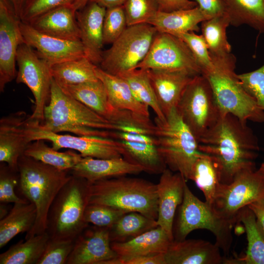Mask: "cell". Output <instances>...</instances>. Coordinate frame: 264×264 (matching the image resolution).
<instances>
[{
  "mask_svg": "<svg viewBox=\"0 0 264 264\" xmlns=\"http://www.w3.org/2000/svg\"></svg>",
  "mask_w": 264,
  "mask_h": 264,
  "instance_id": "56",
  "label": "cell"
},
{
  "mask_svg": "<svg viewBox=\"0 0 264 264\" xmlns=\"http://www.w3.org/2000/svg\"><path fill=\"white\" fill-rule=\"evenodd\" d=\"M230 24L228 16L224 14L201 22L202 35L208 45L210 54H223L231 52V46L226 35Z\"/></svg>",
  "mask_w": 264,
  "mask_h": 264,
  "instance_id": "38",
  "label": "cell"
},
{
  "mask_svg": "<svg viewBox=\"0 0 264 264\" xmlns=\"http://www.w3.org/2000/svg\"><path fill=\"white\" fill-rule=\"evenodd\" d=\"M157 226L156 220L138 212H128L110 228V241L119 242L129 238L132 239Z\"/></svg>",
  "mask_w": 264,
  "mask_h": 264,
  "instance_id": "39",
  "label": "cell"
},
{
  "mask_svg": "<svg viewBox=\"0 0 264 264\" xmlns=\"http://www.w3.org/2000/svg\"></svg>",
  "mask_w": 264,
  "mask_h": 264,
  "instance_id": "57",
  "label": "cell"
},
{
  "mask_svg": "<svg viewBox=\"0 0 264 264\" xmlns=\"http://www.w3.org/2000/svg\"><path fill=\"white\" fill-rule=\"evenodd\" d=\"M88 204L138 212L156 220L157 185L142 178L125 176L101 179L89 183Z\"/></svg>",
  "mask_w": 264,
  "mask_h": 264,
  "instance_id": "5",
  "label": "cell"
},
{
  "mask_svg": "<svg viewBox=\"0 0 264 264\" xmlns=\"http://www.w3.org/2000/svg\"><path fill=\"white\" fill-rule=\"evenodd\" d=\"M95 72L106 88L112 108L126 110L150 117L149 107L137 99L125 80L120 76L105 72L98 66Z\"/></svg>",
  "mask_w": 264,
  "mask_h": 264,
  "instance_id": "28",
  "label": "cell"
},
{
  "mask_svg": "<svg viewBox=\"0 0 264 264\" xmlns=\"http://www.w3.org/2000/svg\"><path fill=\"white\" fill-rule=\"evenodd\" d=\"M191 180L203 193L205 201L212 205L221 183L216 164L211 156L200 152L193 167Z\"/></svg>",
  "mask_w": 264,
  "mask_h": 264,
  "instance_id": "36",
  "label": "cell"
},
{
  "mask_svg": "<svg viewBox=\"0 0 264 264\" xmlns=\"http://www.w3.org/2000/svg\"><path fill=\"white\" fill-rule=\"evenodd\" d=\"M128 213L108 206L99 204H88L84 216L87 224L110 228L124 214Z\"/></svg>",
  "mask_w": 264,
  "mask_h": 264,
  "instance_id": "42",
  "label": "cell"
},
{
  "mask_svg": "<svg viewBox=\"0 0 264 264\" xmlns=\"http://www.w3.org/2000/svg\"><path fill=\"white\" fill-rule=\"evenodd\" d=\"M20 197L33 204L37 216L34 226L26 233L27 239L46 231L49 209L56 196L70 179L69 170H62L25 155L18 162Z\"/></svg>",
  "mask_w": 264,
  "mask_h": 264,
  "instance_id": "3",
  "label": "cell"
},
{
  "mask_svg": "<svg viewBox=\"0 0 264 264\" xmlns=\"http://www.w3.org/2000/svg\"><path fill=\"white\" fill-rule=\"evenodd\" d=\"M127 0H89L105 7L106 9L113 7L122 6Z\"/></svg>",
  "mask_w": 264,
  "mask_h": 264,
  "instance_id": "52",
  "label": "cell"
},
{
  "mask_svg": "<svg viewBox=\"0 0 264 264\" xmlns=\"http://www.w3.org/2000/svg\"><path fill=\"white\" fill-rule=\"evenodd\" d=\"M209 20L197 6L193 8L171 12L158 11L148 23L158 32L176 36L189 32H198V25Z\"/></svg>",
  "mask_w": 264,
  "mask_h": 264,
  "instance_id": "27",
  "label": "cell"
},
{
  "mask_svg": "<svg viewBox=\"0 0 264 264\" xmlns=\"http://www.w3.org/2000/svg\"><path fill=\"white\" fill-rule=\"evenodd\" d=\"M157 32L149 23L127 26L111 46L103 51L99 67L116 76L135 68L148 53Z\"/></svg>",
  "mask_w": 264,
  "mask_h": 264,
  "instance_id": "9",
  "label": "cell"
},
{
  "mask_svg": "<svg viewBox=\"0 0 264 264\" xmlns=\"http://www.w3.org/2000/svg\"><path fill=\"white\" fill-rule=\"evenodd\" d=\"M186 179L178 172L165 169L157 185L158 213L156 223L174 240L173 223L177 207L182 203Z\"/></svg>",
  "mask_w": 264,
  "mask_h": 264,
  "instance_id": "19",
  "label": "cell"
},
{
  "mask_svg": "<svg viewBox=\"0 0 264 264\" xmlns=\"http://www.w3.org/2000/svg\"><path fill=\"white\" fill-rule=\"evenodd\" d=\"M74 240L49 239L37 264H66Z\"/></svg>",
  "mask_w": 264,
  "mask_h": 264,
  "instance_id": "45",
  "label": "cell"
},
{
  "mask_svg": "<svg viewBox=\"0 0 264 264\" xmlns=\"http://www.w3.org/2000/svg\"><path fill=\"white\" fill-rule=\"evenodd\" d=\"M118 76L126 81L139 102L153 110L157 118L160 120L166 119L157 102L146 69L136 68Z\"/></svg>",
  "mask_w": 264,
  "mask_h": 264,
  "instance_id": "37",
  "label": "cell"
},
{
  "mask_svg": "<svg viewBox=\"0 0 264 264\" xmlns=\"http://www.w3.org/2000/svg\"><path fill=\"white\" fill-rule=\"evenodd\" d=\"M172 241L157 226L127 242H113L111 246L117 257L125 258L165 253Z\"/></svg>",
  "mask_w": 264,
  "mask_h": 264,
  "instance_id": "26",
  "label": "cell"
},
{
  "mask_svg": "<svg viewBox=\"0 0 264 264\" xmlns=\"http://www.w3.org/2000/svg\"><path fill=\"white\" fill-rule=\"evenodd\" d=\"M159 10L171 12L182 9H189L198 6L196 1L191 0H155Z\"/></svg>",
  "mask_w": 264,
  "mask_h": 264,
  "instance_id": "50",
  "label": "cell"
},
{
  "mask_svg": "<svg viewBox=\"0 0 264 264\" xmlns=\"http://www.w3.org/2000/svg\"><path fill=\"white\" fill-rule=\"evenodd\" d=\"M7 203L0 202V220L5 217L8 213L6 204Z\"/></svg>",
  "mask_w": 264,
  "mask_h": 264,
  "instance_id": "55",
  "label": "cell"
},
{
  "mask_svg": "<svg viewBox=\"0 0 264 264\" xmlns=\"http://www.w3.org/2000/svg\"><path fill=\"white\" fill-rule=\"evenodd\" d=\"M144 170L123 157L114 158H97L83 157L81 161L71 170L74 176L92 183L101 179L138 174Z\"/></svg>",
  "mask_w": 264,
  "mask_h": 264,
  "instance_id": "24",
  "label": "cell"
},
{
  "mask_svg": "<svg viewBox=\"0 0 264 264\" xmlns=\"http://www.w3.org/2000/svg\"><path fill=\"white\" fill-rule=\"evenodd\" d=\"M44 140L30 142L24 155L62 170H71L82 159L80 154L68 150L61 152L46 145Z\"/></svg>",
  "mask_w": 264,
  "mask_h": 264,
  "instance_id": "35",
  "label": "cell"
},
{
  "mask_svg": "<svg viewBox=\"0 0 264 264\" xmlns=\"http://www.w3.org/2000/svg\"><path fill=\"white\" fill-rule=\"evenodd\" d=\"M106 11L105 7L89 1L76 13L80 41L86 57L96 66L101 62L103 51V24Z\"/></svg>",
  "mask_w": 264,
  "mask_h": 264,
  "instance_id": "21",
  "label": "cell"
},
{
  "mask_svg": "<svg viewBox=\"0 0 264 264\" xmlns=\"http://www.w3.org/2000/svg\"><path fill=\"white\" fill-rule=\"evenodd\" d=\"M19 172L11 170L5 163L0 165V202L21 203L29 202L17 195L15 189L19 183Z\"/></svg>",
  "mask_w": 264,
  "mask_h": 264,
  "instance_id": "44",
  "label": "cell"
},
{
  "mask_svg": "<svg viewBox=\"0 0 264 264\" xmlns=\"http://www.w3.org/2000/svg\"><path fill=\"white\" fill-rule=\"evenodd\" d=\"M146 70L158 105L167 117L176 108L184 91L195 76L181 71Z\"/></svg>",
  "mask_w": 264,
  "mask_h": 264,
  "instance_id": "23",
  "label": "cell"
},
{
  "mask_svg": "<svg viewBox=\"0 0 264 264\" xmlns=\"http://www.w3.org/2000/svg\"><path fill=\"white\" fill-rule=\"evenodd\" d=\"M29 0H11L17 15L20 18Z\"/></svg>",
  "mask_w": 264,
  "mask_h": 264,
  "instance_id": "53",
  "label": "cell"
},
{
  "mask_svg": "<svg viewBox=\"0 0 264 264\" xmlns=\"http://www.w3.org/2000/svg\"><path fill=\"white\" fill-rule=\"evenodd\" d=\"M233 225L220 216L212 205L198 199L185 184L174 240H183L194 230L206 229L213 234L216 238L215 243L225 255H227L233 241Z\"/></svg>",
  "mask_w": 264,
  "mask_h": 264,
  "instance_id": "8",
  "label": "cell"
},
{
  "mask_svg": "<svg viewBox=\"0 0 264 264\" xmlns=\"http://www.w3.org/2000/svg\"><path fill=\"white\" fill-rule=\"evenodd\" d=\"M20 28L24 43L32 47L49 66L86 57L80 41L67 40L44 34L22 21Z\"/></svg>",
  "mask_w": 264,
  "mask_h": 264,
  "instance_id": "16",
  "label": "cell"
},
{
  "mask_svg": "<svg viewBox=\"0 0 264 264\" xmlns=\"http://www.w3.org/2000/svg\"><path fill=\"white\" fill-rule=\"evenodd\" d=\"M42 127L50 132L114 138L117 126L65 92L53 78Z\"/></svg>",
  "mask_w": 264,
  "mask_h": 264,
  "instance_id": "2",
  "label": "cell"
},
{
  "mask_svg": "<svg viewBox=\"0 0 264 264\" xmlns=\"http://www.w3.org/2000/svg\"><path fill=\"white\" fill-rule=\"evenodd\" d=\"M76 11L71 4L51 10L29 23L38 31L49 36L70 41H80Z\"/></svg>",
  "mask_w": 264,
  "mask_h": 264,
  "instance_id": "25",
  "label": "cell"
},
{
  "mask_svg": "<svg viewBox=\"0 0 264 264\" xmlns=\"http://www.w3.org/2000/svg\"><path fill=\"white\" fill-rule=\"evenodd\" d=\"M176 110L198 141L217 122L221 114L211 86L202 74L193 77Z\"/></svg>",
  "mask_w": 264,
  "mask_h": 264,
  "instance_id": "10",
  "label": "cell"
},
{
  "mask_svg": "<svg viewBox=\"0 0 264 264\" xmlns=\"http://www.w3.org/2000/svg\"><path fill=\"white\" fill-rule=\"evenodd\" d=\"M264 197V163L258 169L243 172L229 184H220L212 205L233 225L239 211Z\"/></svg>",
  "mask_w": 264,
  "mask_h": 264,
  "instance_id": "12",
  "label": "cell"
},
{
  "mask_svg": "<svg viewBox=\"0 0 264 264\" xmlns=\"http://www.w3.org/2000/svg\"><path fill=\"white\" fill-rule=\"evenodd\" d=\"M176 37L186 44L200 66L202 73L212 68L213 63L208 45L202 35H198L192 31L179 34Z\"/></svg>",
  "mask_w": 264,
  "mask_h": 264,
  "instance_id": "43",
  "label": "cell"
},
{
  "mask_svg": "<svg viewBox=\"0 0 264 264\" xmlns=\"http://www.w3.org/2000/svg\"><path fill=\"white\" fill-rule=\"evenodd\" d=\"M247 123L231 114H221L198 141L199 151L215 161L221 184L230 183L243 172L256 170L259 144Z\"/></svg>",
  "mask_w": 264,
  "mask_h": 264,
  "instance_id": "1",
  "label": "cell"
},
{
  "mask_svg": "<svg viewBox=\"0 0 264 264\" xmlns=\"http://www.w3.org/2000/svg\"><path fill=\"white\" fill-rule=\"evenodd\" d=\"M88 226L75 239L66 264H105L117 257L111 246L110 228Z\"/></svg>",
  "mask_w": 264,
  "mask_h": 264,
  "instance_id": "17",
  "label": "cell"
},
{
  "mask_svg": "<svg viewBox=\"0 0 264 264\" xmlns=\"http://www.w3.org/2000/svg\"><path fill=\"white\" fill-rule=\"evenodd\" d=\"M20 18L11 0H0V91L16 78V55L24 43L20 28Z\"/></svg>",
  "mask_w": 264,
  "mask_h": 264,
  "instance_id": "15",
  "label": "cell"
},
{
  "mask_svg": "<svg viewBox=\"0 0 264 264\" xmlns=\"http://www.w3.org/2000/svg\"><path fill=\"white\" fill-rule=\"evenodd\" d=\"M50 237L45 232L21 240L0 255V264H37Z\"/></svg>",
  "mask_w": 264,
  "mask_h": 264,
  "instance_id": "34",
  "label": "cell"
},
{
  "mask_svg": "<svg viewBox=\"0 0 264 264\" xmlns=\"http://www.w3.org/2000/svg\"><path fill=\"white\" fill-rule=\"evenodd\" d=\"M210 54L213 66L202 74L211 86L221 114H231L244 122L264 123V110L246 92L235 73V56L231 52Z\"/></svg>",
  "mask_w": 264,
  "mask_h": 264,
  "instance_id": "4",
  "label": "cell"
},
{
  "mask_svg": "<svg viewBox=\"0 0 264 264\" xmlns=\"http://www.w3.org/2000/svg\"><path fill=\"white\" fill-rule=\"evenodd\" d=\"M114 139L119 140L122 145L123 157L142 167L144 172L161 174L167 168L158 150L154 135L115 131Z\"/></svg>",
  "mask_w": 264,
  "mask_h": 264,
  "instance_id": "18",
  "label": "cell"
},
{
  "mask_svg": "<svg viewBox=\"0 0 264 264\" xmlns=\"http://www.w3.org/2000/svg\"><path fill=\"white\" fill-rule=\"evenodd\" d=\"M16 62L18 66L16 83L25 85L35 99V108L29 118L42 123L44 110L50 99L53 79L50 66L25 43L18 47Z\"/></svg>",
  "mask_w": 264,
  "mask_h": 264,
  "instance_id": "13",
  "label": "cell"
},
{
  "mask_svg": "<svg viewBox=\"0 0 264 264\" xmlns=\"http://www.w3.org/2000/svg\"><path fill=\"white\" fill-rule=\"evenodd\" d=\"M97 66L83 57L52 65L50 70L60 85H75L98 80L95 72Z\"/></svg>",
  "mask_w": 264,
  "mask_h": 264,
  "instance_id": "33",
  "label": "cell"
},
{
  "mask_svg": "<svg viewBox=\"0 0 264 264\" xmlns=\"http://www.w3.org/2000/svg\"><path fill=\"white\" fill-rule=\"evenodd\" d=\"M154 123L157 147L167 168L191 180L195 163L200 153L197 138L176 109L164 120L155 117Z\"/></svg>",
  "mask_w": 264,
  "mask_h": 264,
  "instance_id": "6",
  "label": "cell"
},
{
  "mask_svg": "<svg viewBox=\"0 0 264 264\" xmlns=\"http://www.w3.org/2000/svg\"><path fill=\"white\" fill-rule=\"evenodd\" d=\"M247 207L254 214L258 226L264 238V197L250 203Z\"/></svg>",
  "mask_w": 264,
  "mask_h": 264,
  "instance_id": "51",
  "label": "cell"
},
{
  "mask_svg": "<svg viewBox=\"0 0 264 264\" xmlns=\"http://www.w3.org/2000/svg\"><path fill=\"white\" fill-rule=\"evenodd\" d=\"M28 117L25 111L21 110L0 120V162L16 172H19V159L30 143L25 133Z\"/></svg>",
  "mask_w": 264,
  "mask_h": 264,
  "instance_id": "20",
  "label": "cell"
},
{
  "mask_svg": "<svg viewBox=\"0 0 264 264\" xmlns=\"http://www.w3.org/2000/svg\"><path fill=\"white\" fill-rule=\"evenodd\" d=\"M88 187L87 180L72 175L60 190L47 214L46 232L50 239L75 240L88 226L84 216Z\"/></svg>",
  "mask_w": 264,
  "mask_h": 264,
  "instance_id": "7",
  "label": "cell"
},
{
  "mask_svg": "<svg viewBox=\"0 0 264 264\" xmlns=\"http://www.w3.org/2000/svg\"><path fill=\"white\" fill-rule=\"evenodd\" d=\"M74 0H29L21 17L22 22L29 23L38 16L56 8L71 4Z\"/></svg>",
  "mask_w": 264,
  "mask_h": 264,
  "instance_id": "47",
  "label": "cell"
},
{
  "mask_svg": "<svg viewBox=\"0 0 264 264\" xmlns=\"http://www.w3.org/2000/svg\"><path fill=\"white\" fill-rule=\"evenodd\" d=\"M237 222H242L248 242L245 256L242 258L224 259V264H264V238L258 226L254 214L247 207L238 213Z\"/></svg>",
  "mask_w": 264,
  "mask_h": 264,
  "instance_id": "31",
  "label": "cell"
},
{
  "mask_svg": "<svg viewBox=\"0 0 264 264\" xmlns=\"http://www.w3.org/2000/svg\"><path fill=\"white\" fill-rule=\"evenodd\" d=\"M89 1V0H74L71 5L76 11H77L85 6Z\"/></svg>",
  "mask_w": 264,
  "mask_h": 264,
  "instance_id": "54",
  "label": "cell"
},
{
  "mask_svg": "<svg viewBox=\"0 0 264 264\" xmlns=\"http://www.w3.org/2000/svg\"><path fill=\"white\" fill-rule=\"evenodd\" d=\"M26 136L30 143L38 140L50 141L57 150L69 149L77 151L83 157L114 158L123 157L124 150L120 142L111 138L96 136H75L55 133L43 128L38 121L28 118Z\"/></svg>",
  "mask_w": 264,
  "mask_h": 264,
  "instance_id": "11",
  "label": "cell"
},
{
  "mask_svg": "<svg viewBox=\"0 0 264 264\" xmlns=\"http://www.w3.org/2000/svg\"><path fill=\"white\" fill-rule=\"evenodd\" d=\"M127 27L123 6L106 9L103 24L104 44H112Z\"/></svg>",
  "mask_w": 264,
  "mask_h": 264,
  "instance_id": "41",
  "label": "cell"
},
{
  "mask_svg": "<svg viewBox=\"0 0 264 264\" xmlns=\"http://www.w3.org/2000/svg\"><path fill=\"white\" fill-rule=\"evenodd\" d=\"M246 92L264 110V64L255 70L238 74Z\"/></svg>",
  "mask_w": 264,
  "mask_h": 264,
  "instance_id": "46",
  "label": "cell"
},
{
  "mask_svg": "<svg viewBox=\"0 0 264 264\" xmlns=\"http://www.w3.org/2000/svg\"><path fill=\"white\" fill-rule=\"evenodd\" d=\"M198 6L209 19L221 16L225 13L221 0H194Z\"/></svg>",
  "mask_w": 264,
  "mask_h": 264,
  "instance_id": "49",
  "label": "cell"
},
{
  "mask_svg": "<svg viewBox=\"0 0 264 264\" xmlns=\"http://www.w3.org/2000/svg\"><path fill=\"white\" fill-rule=\"evenodd\" d=\"M181 71L193 76L201 69L186 44L173 35L158 32L145 58L135 68Z\"/></svg>",
  "mask_w": 264,
  "mask_h": 264,
  "instance_id": "14",
  "label": "cell"
},
{
  "mask_svg": "<svg viewBox=\"0 0 264 264\" xmlns=\"http://www.w3.org/2000/svg\"><path fill=\"white\" fill-rule=\"evenodd\" d=\"M216 244L198 239L173 240L164 254L165 264H220L224 259Z\"/></svg>",
  "mask_w": 264,
  "mask_h": 264,
  "instance_id": "22",
  "label": "cell"
},
{
  "mask_svg": "<svg viewBox=\"0 0 264 264\" xmlns=\"http://www.w3.org/2000/svg\"><path fill=\"white\" fill-rule=\"evenodd\" d=\"M36 216L33 204L29 202L14 203L7 215L0 220V248L17 235L29 231L34 225Z\"/></svg>",
  "mask_w": 264,
  "mask_h": 264,
  "instance_id": "30",
  "label": "cell"
},
{
  "mask_svg": "<svg viewBox=\"0 0 264 264\" xmlns=\"http://www.w3.org/2000/svg\"><path fill=\"white\" fill-rule=\"evenodd\" d=\"M60 86L71 97L110 120L113 109L109 103L106 88L100 79Z\"/></svg>",
  "mask_w": 264,
  "mask_h": 264,
  "instance_id": "29",
  "label": "cell"
},
{
  "mask_svg": "<svg viewBox=\"0 0 264 264\" xmlns=\"http://www.w3.org/2000/svg\"><path fill=\"white\" fill-rule=\"evenodd\" d=\"M123 6L127 26L148 23L159 11L155 0H127Z\"/></svg>",
  "mask_w": 264,
  "mask_h": 264,
  "instance_id": "40",
  "label": "cell"
},
{
  "mask_svg": "<svg viewBox=\"0 0 264 264\" xmlns=\"http://www.w3.org/2000/svg\"><path fill=\"white\" fill-rule=\"evenodd\" d=\"M230 24L247 25L264 33V0H221Z\"/></svg>",
  "mask_w": 264,
  "mask_h": 264,
  "instance_id": "32",
  "label": "cell"
},
{
  "mask_svg": "<svg viewBox=\"0 0 264 264\" xmlns=\"http://www.w3.org/2000/svg\"><path fill=\"white\" fill-rule=\"evenodd\" d=\"M165 253L139 256L129 258L116 257L105 264H165Z\"/></svg>",
  "mask_w": 264,
  "mask_h": 264,
  "instance_id": "48",
  "label": "cell"
}]
</instances>
